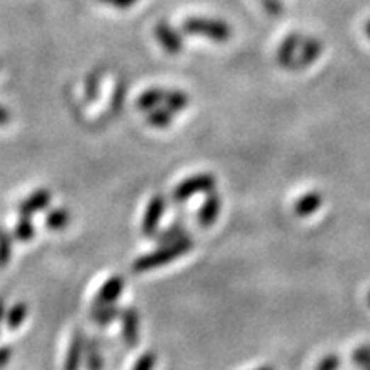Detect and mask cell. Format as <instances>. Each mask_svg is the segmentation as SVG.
<instances>
[{
    "label": "cell",
    "instance_id": "6da1fadb",
    "mask_svg": "<svg viewBox=\"0 0 370 370\" xmlns=\"http://www.w3.org/2000/svg\"><path fill=\"white\" fill-rule=\"evenodd\" d=\"M323 52L319 40L303 35H291L278 48V62L290 71H300L314 64Z\"/></svg>",
    "mask_w": 370,
    "mask_h": 370
},
{
    "label": "cell",
    "instance_id": "7a4b0ae2",
    "mask_svg": "<svg viewBox=\"0 0 370 370\" xmlns=\"http://www.w3.org/2000/svg\"><path fill=\"white\" fill-rule=\"evenodd\" d=\"M189 98L184 91H175V89H147L138 100L139 110L150 112L153 108H167L172 113H179L187 106Z\"/></svg>",
    "mask_w": 370,
    "mask_h": 370
},
{
    "label": "cell",
    "instance_id": "3957f363",
    "mask_svg": "<svg viewBox=\"0 0 370 370\" xmlns=\"http://www.w3.org/2000/svg\"><path fill=\"white\" fill-rule=\"evenodd\" d=\"M191 249V240L189 238H179V240L174 242V244H168L158 249L156 252L147 254V256L139 257L138 261L134 262V271H147V269H155V267H159L163 264H168V262L174 261L175 257L182 256V254L187 252Z\"/></svg>",
    "mask_w": 370,
    "mask_h": 370
},
{
    "label": "cell",
    "instance_id": "277c9868",
    "mask_svg": "<svg viewBox=\"0 0 370 370\" xmlns=\"http://www.w3.org/2000/svg\"><path fill=\"white\" fill-rule=\"evenodd\" d=\"M184 31L189 35L206 36L209 40H215L216 43H225L232 36V28L221 19L209 18H191L184 23Z\"/></svg>",
    "mask_w": 370,
    "mask_h": 370
},
{
    "label": "cell",
    "instance_id": "5b68a950",
    "mask_svg": "<svg viewBox=\"0 0 370 370\" xmlns=\"http://www.w3.org/2000/svg\"><path fill=\"white\" fill-rule=\"evenodd\" d=\"M215 187V180H213L211 175H197L192 176V179L185 180L175 189L174 192V199L175 201H184L187 197H191L192 194H197L201 191H211Z\"/></svg>",
    "mask_w": 370,
    "mask_h": 370
},
{
    "label": "cell",
    "instance_id": "8992f818",
    "mask_svg": "<svg viewBox=\"0 0 370 370\" xmlns=\"http://www.w3.org/2000/svg\"><path fill=\"white\" fill-rule=\"evenodd\" d=\"M155 36L164 50L172 53V55L182 52L184 48L182 36H180L179 31H175L168 23H159L155 30Z\"/></svg>",
    "mask_w": 370,
    "mask_h": 370
},
{
    "label": "cell",
    "instance_id": "52a82bcc",
    "mask_svg": "<svg viewBox=\"0 0 370 370\" xmlns=\"http://www.w3.org/2000/svg\"><path fill=\"white\" fill-rule=\"evenodd\" d=\"M50 201H52L50 191H47V189H40V191L33 192L31 196H28L26 199L19 204L18 211L21 216L31 218L33 215H36V213L47 209V206L50 204Z\"/></svg>",
    "mask_w": 370,
    "mask_h": 370
},
{
    "label": "cell",
    "instance_id": "ba28073f",
    "mask_svg": "<svg viewBox=\"0 0 370 370\" xmlns=\"http://www.w3.org/2000/svg\"><path fill=\"white\" fill-rule=\"evenodd\" d=\"M123 285H125V281H123L122 276H112L106 279L100 291H98L96 298H94V307L112 305V303L117 302L123 290Z\"/></svg>",
    "mask_w": 370,
    "mask_h": 370
},
{
    "label": "cell",
    "instance_id": "9c48e42d",
    "mask_svg": "<svg viewBox=\"0 0 370 370\" xmlns=\"http://www.w3.org/2000/svg\"><path fill=\"white\" fill-rule=\"evenodd\" d=\"M122 336L127 347L134 348L139 341V315L134 308H123L120 312Z\"/></svg>",
    "mask_w": 370,
    "mask_h": 370
},
{
    "label": "cell",
    "instance_id": "30bf717a",
    "mask_svg": "<svg viewBox=\"0 0 370 370\" xmlns=\"http://www.w3.org/2000/svg\"><path fill=\"white\" fill-rule=\"evenodd\" d=\"M164 211V201L162 196H156L150 201L146 209V215H144L142 221V232L144 235H153L156 226L159 223V218H162Z\"/></svg>",
    "mask_w": 370,
    "mask_h": 370
},
{
    "label": "cell",
    "instance_id": "8fae6325",
    "mask_svg": "<svg viewBox=\"0 0 370 370\" xmlns=\"http://www.w3.org/2000/svg\"><path fill=\"white\" fill-rule=\"evenodd\" d=\"M84 343L86 338L81 332H74L71 343L67 348V357L64 361V370H79L82 357H84Z\"/></svg>",
    "mask_w": 370,
    "mask_h": 370
},
{
    "label": "cell",
    "instance_id": "7c38bea8",
    "mask_svg": "<svg viewBox=\"0 0 370 370\" xmlns=\"http://www.w3.org/2000/svg\"><path fill=\"white\" fill-rule=\"evenodd\" d=\"M84 364L88 370H103V357L100 344L96 340H86L84 343Z\"/></svg>",
    "mask_w": 370,
    "mask_h": 370
},
{
    "label": "cell",
    "instance_id": "4fadbf2b",
    "mask_svg": "<svg viewBox=\"0 0 370 370\" xmlns=\"http://www.w3.org/2000/svg\"><path fill=\"white\" fill-rule=\"evenodd\" d=\"M120 318V310L118 307L112 303V305H101V307H94L91 319L100 326H106V324L113 323L115 319Z\"/></svg>",
    "mask_w": 370,
    "mask_h": 370
},
{
    "label": "cell",
    "instance_id": "5bb4252c",
    "mask_svg": "<svg viewBox=\"0 0 370 370\" xmlns=\"http://www.w3.org/2000/svg\"><path fill=\"white\" fill-rule=\"evenodd\" d=\"M26 315H28V305H26V303H23V302L16 303V305H12L9 310L6 312L7 326H9V329H12V331H14V329H18L21 324L24 323Z\"/></svg>",
    "mask_w": 370,
    "mask_h": 370
},
{
    "label": "cell",
    "instance_id": "9a60e30c",
    "mask_svg": "<svg viewBox=\"0 0 370 370\" xmlns=\"http://www.w3.org/2000/svg\"><path fill=\"white\" fill-rule=\"evenodd\" d=\"M69 221H71V215H69L65 209H53L47 215V220H45V223L50 230H62L65 228V226L69 225Z\"/></svg>",
    "mask_w": 370,
    "mask_h": 370
},
{
    "label": "cell",
    "instance_id": "2e32d148",
    "mask_svg": "<svg viewBox=\"0 0 370 370\" xmlns=\"http://www.w3.org/2000/svg\"><path fill=\"white\" fill-rule=\"evenodd\" d=\"M174 115L175 113H172L167 108H153L150 110V115H147V123L153 127H158V129H163V127L170 125Z\"/></svg>",
    "mask_w": 370,
    "mask_h": 370
},
{
    "label": "cell",
    "instance_id": "e0dca14e",
    "mask_svg": "<svg viewBox=\"0 0 370 370\" xmlns=\"http://www.w3.org/2000/svg\"><path fill=\"white\" fill-rule=\"evenodd\" d=\"M14 237L18 238L19 242H30L31 238L35 237V225H33L31 218L21 216V220L14 228Z\"/></svg>",
    "mask_w": 370,
    "mask_h": 370
},
{
    "label": "cell",
    "instance_id": "ac0fdd59",
    "mask_svg": "<svg viewBox=\"0 0 370 370\" xmlns=\"http://www.w3.org/2000/svg\"><path fill=\"white\" fill-rule=\"evenodd\" d=\"M218 199L215 196L209 197L208 201H206L203 211L199 213V221L201 225H211L213 221H215V218L218 215V209H220V206H218Z\"/></svg>",
    "mask_w": 370,
    "mask_h": 370
},
{
    "label": "cell",
    "instance_id": "d6986e66",
    "mask_svg": "<svg viewBox=\"0 0 370 370\" xmlns=\"http://www.w3.org/2000/svg\"><path fill=\"white\" fill-rule=\"evenodd\" d=\"M12 257V237L0 230V267L9 264Z\"/></svg>",
    "mask_w": 370,
    "mask_h": 370
},
{
    "label": "cell",
    "instance_id": "ffe728a7",
    "mask_svg": "<svg viewBox=\"0 0 370 370\" xmlns=\"http://www.w3.org/2000/svg\"><path fill=\"white\" fill-rule=\"evenodd\" d=\"M182 228L180 226H174V228L167 230V232L163 233V235L158 237V242L162 245H168V244H174V242L179 240V238H182Z\"/></svg>",
    "mask_w": 370,
    "mask_h": 370
},
{
    "label": "cell",
    "instance_id": "44dd1931",
    "mask_svg": "<svg viewBox=\"0 0 370 370\" xmlns=\"http://www.w3.org/2000/svg\"><path fill=\"white\" fill-rule=\"evenodd\" d=\"M156 364V357L155 353H144V355L135 361L133 370H153Z\"/></svg>",
    "mask_w": 370,
    "mask_h": 370
},
{
    "label": "cell",
    "instance_id": "7402d4cb",
    "mask_svg": "<svg viewBox=\"0 0 370 370\" xmlns=\"http://www.w3.org/2000/svg\"><path fill=\"white\" fill-rule=\"evenodd\" d=\"M100 2L117 7V9H129V7L134 6L138 0H100Z\"/></svg>",
    "mask_w": 370,
    "mask_h": 370
},
{
    "label": "cell",
    "instance_id": "603a6c76",
    "mask_svg": "<svg viewBox=\"0 0 370 370\" xmlns=\"http://www.w3.org/2000/svg\"><path fill=\"white\" fill-rule=\"evenodd\" d=\"M11 357H12V349L9 347H0V369L6 367V365L9 364Z\"/></svg>",
    "mask_w": 370,
    "mask_h": 370
},
{
    "label": "cell",
    "instance_id": "cb8c5ba5",
    "mask_svg": "<svg viewBox=\"0 0 370 370\" xmlns=\"http://www.w3.org/2000/svg\"><path fill=\"white\" fill-rule=\"evenodd\" d=\"M11 122V113L7 112L4 106H0V127L2 125H7V123Z\"/></svg>",
    "mask_w": 370,
    "mask_h": 370
},
{
    "label": "cell",
    "instance_id": "d4e9b609",
    "mask_svg": "<svg viewBox=\"0 0 370 370\" xmlns=\"http://www.w3.org/2000/svg\"><path fill=\"white\" fill-rule=\"evenodd\" d=\"M6 318V305H4V300L0 298V320Z\"/></svg>",
    "mask_w": 370,
    "mask_h": 370
},
{
    "label": "cell",
    "instance_id": "484cf974",
    "mask_svg": "<svg viewBox=\"0 0 370 370\" xmlns=\"http://www.w3.org/2000/svg\"><path fill=\"white\" fill-rule=\"evenodd\" d=\"M367 35L370 36V21L367 23Z\"/></svg>",
    "mask_w": 370,
    "mask_h": 370
},
{
    "label": "cell",
    "instance_id": "4316f807",
    "mask_svg": "<svg viewBox=\"0 0 370 370\" xmlns=\"http://www.w3.org/2000/svg\"><path fill=\"white\" fill-rule=\"evenodd\" d=\"M262 370H267V369H262Z\"/></svg>",
    "mask_w": 370,
    "mask_h": 370
}]
</instances>
